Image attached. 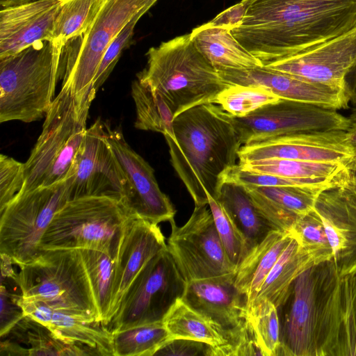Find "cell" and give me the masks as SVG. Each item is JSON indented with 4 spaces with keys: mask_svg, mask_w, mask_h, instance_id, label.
<instances>
[{
    "mask_svg": "<svg viewBox=\"0 0 356 356\" xmlns=\"http://www.w3.org/2000/svg\"><path fill=\"white\" fill-rule=\"evenodd\" d=\"M234 38L266 66L356 27V0H241Z\"/></svg>",
    "mask_w": 356,
    "mask_h": 356,
    "instance_id": "1",
    "label": "cell"
},
{
    "mask_svg": "<svg viewBox=\"0 0 356 356\" xmlns=\"http://www.w3.org/2000/svg\"><path fill=\"white\" fill-rule=\"evenodd\" d=\"M173 138L165 136L171 164L195 205L217 200L243 145L230 115L213 103L191 108L174 118Z\"/></svg>",
    "mask_w": 356,
    "mask_h": 356,
    "instance_id": "2",
    "label": "cell"
},
{
    "mask_svg": "<svg viewBox=\"0 0 356 356\" xmlns=\"http://www.w3.org/2000/svg\"><path fill=\"white\" fill-rule=\"evenodd\" d=\"M146 67L138 80L159 92L174 117L202 104L213 103L229 86L198 50L191 33L175 37L146 54Z\"/></svg>",
    "mask_w": 356,
    "mask_h": 356,
    "instance_id": "3",
    "label": "cell"
},
{
    "mask_svg": "<svg viewBox=\"0 0 356 356\" xmlns=\"http://www.w3.org/2000/svg\"><path fill=\"white\" fill-rule=\"evenodd\" d=\"M96 92L76 96L70 82L54 98L42 129L24 163L25 182L19 193L65 180L84 140L91 102Z\"/></svg>",
    "mask_w": 356,
    "mask_h": 356,
    "instance_id": "4",
    "label": "cell"
},
{
    "mask_svg": "<svg viewBox=\"0 0 356 356\" xmlns=\"http://www.w3.org/2000/svg\"><path fill=\"white\" fill-rule=\"evenodd\" d=\"M63 46L41 40L0 59V122H31L45 117L60 79Z\"/></svg>",
    "mask_w": 356,
    "mask_h": 356,
    "instance_id": "5",
    "label": "cell"
},
{
    "mask_svg": "<svg viewBox=\"0 0 356 356\" xmlns=\"http://www.w3.org/2000/svg\"><path fill=\"white\" fill-rule=\"evenodd\" d=\"M19 268L15 282L23 299L40 301L87 321L99 322L79 250H41L34 259Z\"/></svg>",
    "mask_w": 356,
    "mask_h": 356,
    "instance_id": "6",
    "label": "cell"
},
{
    "mask_svg": "<svg viewBox=\"0 0 356 356\" xmlns=\"http://www.w3.org/2000/svg\"><path fill=\"white\" fill-rule=\"evenodd\" d=\"M339 278L330 260L312 266L294 280L277 307L279 356H318L327 305Z\"/></svg>",
    "mask_w": 356,
    "mask_h": 356,
    "instance_id": "7",
    "label": "cell"
},
{
    "mask_svg": "<svg viewBox=\"0 0 356 356\" xmlns=\"http://www.w3.org/2000/svg\"><path fill=\"white\" fill-rule=\"evenodd\" d=\"M130 215L122 201L114 197L71 199L54 215L40 241V250L112 252L120 229Z\"/></svg>",
    "mask_w": 356,
    "mask_h": 356,
    "instance_id": "8",
    "label": "cell"
},
{
    "mask_svg": "<svg viewBox=\"0 0 356 356\" xmlns=\"http://www.w3.org/2000/svg\"><path fill=\"white\" fill-rule=\"evenodd\" d=\"M70 177L19 193L0 211V253L18 266L40 252V241L54 215L71 199Z\"/></svg>",
    "mask_w": 356,
    "mask_h": 356,
    "instance_id": "9",
    "label": "cell"
},
{
    "mask_svg": "<svg viewBox=\"0 0 356 356\" xmlns=\"http://www.w3.org/2000/svg\"><path fill=\"white\" fill-rule=\"evenodd\" d=\"M186 280L168 248L152 258L134 279L105 327L111 333L163 322L182 298Z\"/></svg>",
    "mask_w": 356,
    "mask_h": 356,
    "instance_id": "10",
    "label": "cell"
},
{
    "mask_svg": "<svg viewBox=\"0 0 356 356\" xmlns=\"http://www.w3.org/2000/svg\"><path fill=\"white\" fill-rule=\"evenodd\" d=\"M146 2L147 0H106L90 27L63 46L60 79L63 83L70 82L76 96L83 97L94 91L93 80L106 49L136 14L141 10L147 13Z\"/></svg>",
    "mask_w": 356,
    "mask_h": 356,
    "instance_id": "11",
    "label": "cell"
},
{
    "mask_svg": "<svg viewBox=\"0 0 356 356\" xmlns=\"http://www.w3.org/2000/svg\"><path fill=\"white\" fill-rule=\"evenodd\" d=\"M195 205L188 221L178 227L170 222L167 248L186 282L235 274L218 234L210 209Z\"/></svg>",
    "mask_w": 356,
    "mask_h": 356,
    "instance_id": "12",
    "label": "cell"
},
{
    "mask_svg": "<svg viewBox=\"0 0 356 356\" xmlns=\"http://www.w3.org/2000/svg\"><path fill=\"white\" fill-rule=\"evenodd\" d=\"M229 115L243 145L304 132L346 131L350 127L348 117L337 110L283 99L244 117Z\"/></svg>",
    "mask_w": 356,
    "mask_h": 356,
    "instance_id": "13",
    "label": "cell"
},
{
    "mask_svg": "<svg viewBox=\"0 0 356 356\" xmlns=\"http://www.w3.org/2000/svg\"><path fill=\"white\" fill-rule=\"evenodd\" d=\"M69 176L71 199L108 196L124 200L127 180L108 141L101 119L87 129Z\"/></svg>",
    "mask_w": 356,
    "mask_h": 356,
    "instance_id": "14",
    "label": "cell"
},
{
    "mask_svg": "<svg viewBox=\"0 0 356 356\" xmlns=\"http://www.w3.org/2000/svg\"><path fill=\"white\" fill-rule=\"evenodd\" d=\"M108 141L128 183L122 201L132 216L154 224L174 220L175 210L161 191L151 165L127 143L122 133L104 123Z\"/></svg>",
    "mask_w": 356,
    "mask_h": 356,
    "instance_id": "15",
    "label": "cell"
},
{
    "mask_svg": "<svg viewBox=\"0 0 356 356\" xmlns=\"http://www.w3.org/2000/svg\"><path fill=\"white\" fill-rule=\"evenodd\" d=\"M356 156L346 131H310L278 136L242 145L238 164L282 159L318 163H344Z\"/></svg>",
    "mask_w": 356,
    "mask_h": 356,
    "instance_id": "16",
    "label": "cell"
},
{
    "mask_svg": "<svg viewBox=\"0 0 356 356\" xmlns=\"http://www.w3.org/2000/svg\"><path fill=\"white\" fill-rule=\"evenodd\" d=\"M167 243L157 224L129 216L122 225L113 248L114 280L111 308L105 325L118 311L124 293L147 264Z\"/></svg>",
    "mask_w": 356,
    "mask_h": 356,
    "instance_id": "17",
    "label": "cell"
},
{
    "mask_svg": "<svg viewBox=\"0 0 356 356\" xmlns=\"http://www.w3.org/2000/svg\"><path fill=\"white\" fill-rule=\"evenodd\" d=\"M356 64V27L265 67L309 81L346 89V77Z\"/></svg>",
    "mask_w": 356,
    "mask_h": 356,
    "instance_id": "18",
    "label": "cell"
},
{
    "mask_svg": "<svg viewBox=\"0 0 356 356\" xmlns=\"http://www.w3.org/2000/svg\"><path fill=\"white\" fill-rule=\"evenodd\" d=\"M229 85L261 87L280 99L341 110L350 108L346 89L312 82L265 66L218 71Z\"/></svg>",
    "mask_w": 356,
    "mask_h": 356,
    "instance_id": "19",
    "label": "cell"
},
{
    "mask_svg": "<svg viewBox=\"0 0 356 356\" xmlns=\"http://www.w3.org/2000/svg\"><path fill=\"white\" fill-rule=\"evenodd\" d=\"M60 0H36L0 11V59L38 41L53 40Z\"/></svg>",
    "mask_w": 356,
    "mask_h": 356,
    "instance_id": "20",
    "label": "cell"
},
{
    "mask_svg": "<svg viewBox=\"0 0 356 356\" xmlns=\"http://www.w3.org/2000/svg\"><path fill=\"white\" fill-rule=\"evenodd\" d=\"M234 276L188 281L181 298L226 330L239 327L247 320V299L236 286Z\"/></svg>",
    "mask_w": 356,
    "mask_h": 356,
    "instance_id": "21",
    "label": "cell"
},
{
    "mask_svg": "<svg viewBox=\"0 0 356 356\" xmlns=\"http://www.w3.org/2000/svg\"><path fill=\"white\" fill-rule=\"evenodd\" d=\"M319 356H356V272L339 276L332 292Z\"/></svg>",
    "mask_w": 356,
    "mask_h": 356,
    "instance_id": "22",
    "label": "cell"
},
{
    "mask_svg": "<svg viewBox=\"0 0 356 356\" xmlns=\"http://www.w3.org/2000/svg\"><path fill=\"white\" fill-rule=\"evenodd\" d=\"M314 209L323 224L339 275L356 272V210L330 185L319 194Z\"/></svg>",
    "mask_w": 356,
    "mask_h": 356,
    "instance_id": "23",
    "label": "cell"
},
{
    "mask_svg": "<svg viewBox=\"0 0 356 356\" xmlns=\"http://www.w3.org/2000/svg\"><path fill=\"white\" fill-rule=\"evenodd\" d=\"M17 303L26 316L46 326L58 339L94 348L102 355H113L112 333L102 323L87 321L40 301L24 300L21 294Z\"/></svg>",
    "mask_w": 356,
    "mask_h": 356,
    "instance_id": "24",
    "label": "cell"
},
{
    "mask_svg": "<svg viewBox=\"0 0 356 356\" xmlns=\"http://www.w3.org/2000/svg\"><path fill=\"white\" fill-rule=\"evenodd\" d=\"M330 184L318 186H245L260 212L275 229L289 232L295 222L314 209Z\"/></svg>",
    "mask_w": 356,
    "mask_h": 356,
    "instance_id": "25",
    "label": "cell"
},
{
    "mask_svg": "<svg viewBox=\"0 0 356 356\" xmlns=\"http://www.w3.org/2000/svg\"><path fill=\"white\" fill-rule=\"evenodd\" d=\"M292 238L290 232L272 230L248 252L237 266L234 284L246 297L248 309L253 303L269 272Z\"/></svg>",
    "mask_w": 356,
    "mask_h": 356,
    "instance_id": "26",
    "label": "cell"
},
{
    "mask_svg": "<svg viewBox=\"0 0 356 356\" xmlns=\"http://www.w3.org/2000/svg\"><path fill=\"white\" fill-rule=\"evenodd\" d=\"M190 33L196 47L218 71L264 66L225 26L209 22L195 27Z\"/></svg>",
    "mask_w": 356,
    "mask_h": 356,
    "instance_id": "27",
    "label": "cell"
},
{
    "mask_svg": "<svg viewBox=\"0 0 356 356\" xmlns=\"http://www.w3.org/2000/svg\"><path fill=\"white\" fill-rule=\"evenodd\" d=\"M217 200L242 234L248 253L275 229L257 207L244 186L225 181Z\"/></svg>",
    "mask_w": 356,
    "mask_h": 356,
    "instance_id": "28",
    "label": "cell"
},
{
    "mask_svg": "<svg viewBox=\"0 0 356 356\" xmlns=\"http://www.w3.org/2000/svg\"><path fill=\"white\" fill-rule=\"evenodd\" d=\"M163 323L172 339L182 338L207 343L215 352L227 345L231 330L197 312L182 298H179L171 307Z\"/></svg>",
    "mask_w": 356,
    "mask_h": 356,
    "instance_id": "29",
    "label": "cell"
},
{
    "mask_svg": "<svg viewBox=\"0 0 356 356\" xmlns=\"http://www.w3.org/2000/svg\"><path fill=\"white\" fill-rule=\"evenodd\" d=\"M314 265L312 258L293 237L269 272L254 302L266 298L277 308L294 280Z\"/></svg>",
    "mask_w": 356,
    "mask_h": 356,
    "instance_id": "30",
    "label": "cell"
},
{
    "mask_svg": "<svg viewBox=\"0 0 356 356\" xmlns=\"http://www.w3.org/2000/svg\"><path fill=\"white\" fill-rule=\"evenodd\" d=\"M10 332L17 337L18 341L29 344V356L102 355L94 348L81 343H69L58 339L46 326L27 316Z\"/></svg>",
    "mask_w": 356,
    "mask_h": 356,
    "instance_id": "31",
    "label": "cell"
},
{
    "mask_svg": "<svg viewBox=\"0 0 356 356\" xmlns=\"http://www.w3.org/2000/svg\"><path fill=\"white\" fill-rule=\"evenodd\" d=\"M131 96L135 103L136 129L162 134L173 138L174 115L157 92L141 83L138 79L131 85Z\"/></svg>",
    "mask_w": 356,
    "mask_h": 356,
    "instance_id": "32",
    "label": "cell"
},
{
    "mask_svg": "<svg viewBox=\"0 0 356 356\" xmlns=\"http://www.w3.org/2000/svg\"><path fill=\"white\" fill-rule=\"evenodd\" d=\"M103 325L107 321L113 295L114 261L112 252L79 250Z\"/></svg>",
    "mask_w": 356,
    "mask_h": 356,
    "instance_id": "33",
    "label": "cell"
},
{
    "mask_svg": "<svg viewBox=\"0 0 356 356\" xmlns=\"http://www.w3.org/2000/svg\"><path fill=\"white\" fill-rule=\"evenodd\" d=\"M113 356H153L172 339L163 322L112 333Z\"/></svg>",
    "mask_w": 356,
    "mask_h": 356,
    "instance_id": "34",
    "label": "cell"
},
{
    "mask_svg": "<svg viewBox=\"0 0 356 356\" xmlns=\"http://www.w3.org/2000/svg\"><path fill=\"white\" fill-rule=\"evenodd\" d=\"M106 0H60L53 40L64 46L84 33L92 24Z\"/></svg>",
    "mask_w": 356,
    "mask_h": 356,
    "instance_id": "35",
    "label": "cell"
},
{
    "mask_svg": "<svg viewBox=\"0 0 356 356\" xmlns=\"http://www.w3.org/2000/svg\"><path fill=\"white\" fill-rule=\"evenodd\" d=\"M343 163H318L282 159L248 161L239 166L248 171L289 178L327 177L335 174Z\"/></svg>",
    "mask_w": 356,
    "mask_h": 356,
    "instance_id": "36",
    "label": "cell"
},
{
    "mask_svg": "<svg viewBox=\"0 0 356 356\" xmlns=\"http://www.w3.org/2000/svg\"><path fill=\"white\" fill-rule=\"evenodd\" d=\"M248 318L264 356H279L280 325L276 306L263 298L255 300L248 309Z\"/></svg>",
    "mask_w": 356,
    "mask_h": 356,
    "instance_id": "37",
    "label": "cell"
},
{
    "mask_svg": "<svg viewBox=\"0 0 356 356\" xmlns=\"http://www.w3.org/2000/svg\"><path fill=\"white\" fill-rule=\"evenodd\" d=\"M280 99L261 87L232 85L217 95L213 104L219 105L228 114L240 118Z\"/></svg>",
    "mask_w": 356,
    "mask_h": 356,
    "instance_id": "38",
    "label": "cell"
},
{
    "mask_svg": "<svg viewBox=\"0 0 356 356\" xmlns=\"http://www.w3.org/2000/svg\"><path fill=\"white\" fill-rule=\"evenodd\" d=\"M289 232L307 252L314 264L332 259V250L323 224L314 209L299 218Z\"/></svg>",
    "mask_w": 356,
    "mask_h": 356,
    "instance_id": "39",
    "label": "cell"
},
{
    "mask_svg": "<svg viewBox=\"0 0 356 356\" xmlns=\"http://www.w3.org/2000/svg\"><path fill=\"white\" fill-rule=\"evenodd\" d=\"M207 195L208 206L213 216L218 234L229 259L236 268L248 254L245 241L222 204L209 194Z\"/></svg>",
    "mask_w": 356,
    "mask_h": 356,
    "instance_id": "40",
    "label": "cell"
},
{
    "mask_svg": "<svg viewBox=\"0 0 356 356\" xmlns=\"http://www.w3.org/2000/svg\"><path fill=\"white\" fill-rule=\"evenodd\" d=\"M332 176L318 178H289L270 174L252 172L241 168L237 164L227 173L225 182L232 181L250 187L318 186L329 184Z\"/></svg>",
    "mask_w": 356,
    "mask_h": 356,
    "instance_id": "41",
    "label": "cell"
},
{
    "mask_svg": "<svg viewBox=\"0 0 356 356\" xmlns=\"http://www.w3.org/2000/svg\"><path fill=\"white\" fill-rule=\"evenodd\" d=\"M145 13L141 10L120 31L106 49L92 83L96 92L106 81L120 58L122 51L131 43L136 23Z\"/></svg>",
    "mask_w": 356,
    "mask_h": 356,
    "instance_id": "42",
    "label": "cell"
},
{
    "mask_svg": "<svg viewBox=\"0 0 356 356\" xmlns=\"http://www.w3.org/2000/svg\"><path fill=\"white\" fill-rule=\"evenodd\" d=\"M24 182V163L1 154L0 211L20 192Z\"/></svg>",
    "mask_w": 356,
    "mask_h": 356,
    "instance_id": "43",
    "label": "cell"
},
{
    "mask_svg": "<svg viewBox=\"0 0 356 356\" xmlns=\"http://www.w3.org/2000/svg\"><path fill=\"white\" fill-rule=\"evenodd\" d=\"M330 187L356 210V156L343 163L332 176Z\"/></svg>",
    "mask_w": 356,
    "mask_h": 356,
    "instance_id": "44",
    "label": "cell"
},
{
    "mask_svg": "<svg viewBox=\"0 0 356 356\" xmlns=\"http://www.w3.org/2000/svg\"><path fill=\"white\" fill-rule=\"evenodd\" d=\"M213 347L196 340L171 339L163 344L154 355L166 356H213Z\"/></svg>",
    "mask_w": 356,
    "mask_h": 356,
    "instance_id": "45",
    "label": "cell"
},
{
    "mask_svg": "<svg viewBox=\"0 0 356 356\" xmlns=\"http://www.w3.org/2000/svg\"><path fill=\"white\" fill-rule=\"evenodd\" d=\"M18 296L19 295L8 291L6 285L1 284V338L6 337L26 316L22 307L17 303Z\"/></svg>",
    "mask_w": 356,
    "mask_h": 356,
    "instance_id": "46",
    "label": "cell"
},
{
    "mask_svg": "<svg viewBox=\"0 0 356 356\" xmlns=\"http://www.w3.org/2000/svg\"><path fill=\"white\" fill-rule=\"evenodd\" d=\"M0 355H29V348H26L10 339L1 342Z\"/></svg>",
    "mask_w": 356,
    "mask_h": 356,
    "instance_id": "47",
    "label": "cell"
},
{
    "mask_svg": "<svg viewBox=\"0 0 356 356\" xmlns=\"http://www.w3.org/2000/svg\"><path fill=\"white\" fill-rule=\"evenodd\" d=\"M346 90L350 106L356 107V64L346 77Z\"/></svg>",
    "mask_w": 356,
    "mask_h": 356,
    "instance_id": "48",
    "label": "cell"
},
{
    "mask_svg": "<svg viewBox=\"0 0 356 356\" xmlns=\"http://www.w3.org/2000/svg\"><path fill=\"white\" fill-rule=\"evenodd\" d=\"M34 1L36 0H1V6L2 8L19 6Z\"/></svg>",
    "mask_w": 356,
    "mask_h": 356,
    "instance_id": "49",
    "label": "cell"
},
{
    "mask_svg": "<svg viewBox=\"0 0 356 356\" xmlns=\"http://www.w3.org/2000/svg\"><path fill=\"white\" fill-rule=\"evenodd\" d=\"M350 143L356 149V122H350V127L346 130Z\"/></svg>",
    "mask_w": 356,
    "mask_h": 356,
    "instance_id": "50",
    "label": "cell"
},
{
    "mask_svg": "<svg viewBox=\"0 0 356 356\" xmlns=\"http://www.w3.org/2000/svg\"><path fill=\"white\" fill-rule=\"evenodd\" d=\"M350 122H356V107H352L349 115L348 116Z\"/></svg>",
    "mask_w": 356,
    "mask_h": 356,
    "instance_id": "51",
    "label": "cell"
},
{
    "mask_svg": "<svg viewBox=\"0 0 356 356\" xmlns=\"http://www.w3.org/2000/svg\"><path fill=\"white\" fill-rule=\"evenodd\" d=\"M158 0H147L146 5L145 6V10L147 12L149 9Z\"/></svg>",
    "mask_w": 356,
    "mask_h": 356,
    "instance_id": "52",
    "label": "cell"
}]
</instances>
